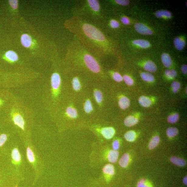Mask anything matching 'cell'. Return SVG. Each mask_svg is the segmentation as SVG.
<instances>
[{
    "instance_id": "44dd1931",
    "label": "cell",
    "mask_w": 187,
    "mask_h": 187,
    "mask_svg": "<svg viewBox=\"0 0 187 187\" xmlns=\"http://www.w3.org/2000/svg\"><path fill=\"white\" fill-rule=\"evenodd\" d=\"M174 43L175 48L179 50H182L185 45V41L179 37H176L175 39Z\"/></svg>"
},
{
    "instance_id": "8d00e7d4",
    "label": "cell",
    "mask_w": 187,
    "mask_h": 187,
    "mask_svg": "<svg viewBox=\"0 0 187 187\" xmlns=\"http://www.w3.org/2000/svg\"><path fill=\"white\" fill-rule=\"evenodd\" d=\"M114 2L119 5L125 6L129 4V1L127 0H115Z\"/></svg>"
},
{
    "instance_id": "ab89813d",
    "label": "cell",
    "mask_w": 187,
    "mask_h": 187,
    "mask_svg": "<svg viewBox=\"0 0 187 187\" xmlns=\"http://www.w3.org/2000/svg\"><path fill=\"white\" fill-rule=\"evenodd\" d=\"M119 143L118 140H115L112 144V148L115 151H117L119 149Z\"/></svg>"
},
{
    "instance_id": "30bf717a",
    "label": "cell",
    "mask_w": 187,
    "mask_h": 187,
    "mask_svg": "<svg viewBox=\"0 0 187 187\" xmlns=\"http://www.w3.org/2000/svg\"><path fill=\"white\" fill-rule=\"evenodd\" d=\"M119 155V153L118 151L111 150L109 151L108 154V160L111 163H115L118 161Z\"/></svg>"
},
{
    "instance_id": "3957f363",
    "label": "cell",
    "mask_w": 187,
    "mask_h": 187,
    "mask_svg": "<svg viewBox=\"0 0 187 187\" xmlns=\"http://www.w3.org/2000/svg\"><path fill=\"white\" fill-rule=\"evenodd\" d=\"M73 16L80 17L96 25L101 26L104 20L103 9L99 1L86 0L73 10Z\"/></svg>"
},
{
    "instance_id": "8fae6325",
    "label": "cell",
    "mask_w": 187,
    "mask_h": 187,
    "mask_svg": "<svg viewBox=\"0 0 187 187\" xmlns=\"http://www.w3.org/2000/svg\"><path fill=\"white\" fill-rule=\"evenodd\" d=\"M13 120L15 124L23 130H24L25 122L23 118L20 115L17 114L15 116L13 117Z\"/></svg>"
},
{
    "instance_id": "5bb4252c",
    "label": "cell",
    "mask_w": 187,
    "mask_h": 187,
    "mask_svg": "<svg viewBox=\"0 0 187 187\" xmlns=\"http://www.w3.org/2000/svg\"><path fill=\"white\" fill-rule=\"evenodd\" d=\"M103 173L108 176H113L115 173L114 166L111 164H106L103 169Z\"/></svg>"
},
{
    "instance_id": "9c48e42d",
    "label": "cell",
    "mask_w": 187,
    "mask_h": 187,
    "mask_svg": "<svg viewBox=\"0 0 187 187\" xmlns=\"http://www.w3.org/2000/svg\"><path fill=\"white\" fill-rule=\"evenodd\" d=\"M11 156L12 163L16 165H18L21 163V154L18 149L15 148L12 150Z\"/></svg>"
},
{
    "instance_id": "e575fe53",
    "label": "cell",
    "mask_w": 187,
    "mask_h": 187,
    "mask_svg": "<svg viewBox=\"0 0 187 187\" xmlns=\"http://www.w3.org/2000/svg\"><path fill=\"white\" fill-rule=\"evenodd\" d=\"M137 187H151L150 183L145 179H143L139 181Z\"/></svg>"
},
{
    "instance_id": "74e56055",
    "label": "cell",
    "mask_w": 187,
    "mask_h": 187,
    "mask_svg": "<svg viewBox=\"0 0 187 187\" xmlns=\"http://www.w3.org/2000/svg\"><path fill=\"white\" fill-rule=\"evenodd\" d=\"M7 139L6 134H2L0 135V147H2L5 143Z\"/></svg>"
},
{
    "instance_id": "f1b7e54d",
    "label": "cell",
    "mask_w": 187,
    "mask_h": 187,
    "mask_svg": "<svg viewBox=\"0 0 187 187\" xmlns=\"http://www.w3.org/2000/svg\"><path fill=\"white\" fill-rule=\"evenodd\" d=\"M178 133V129L174 127H170L166 131L167 135L169 137H173L176 136Z\"/></svg>"
},
{
    "instance_id": "d590c367",
    "label": "cell",
    "mask_w": 187,
    "mask_h": 187,
    "mask_svg": "<svg viewBox=\"0 0 187 187\" xmlns=\"http://www.w3.org/2000/svg\"><path fill=\"white\" fill-rule=\"evenodd\" d=\"M123 79L124 80L125 83L129 86H131L133 84V81L131 77L127 75H124L123 77Z\"/></svg>"
},
{
    "instance_id": "ba28073f",
    "label": "cell",
    "mask_w": 187,
    "mask_h": 187,
    "mask_svg": "<svg viewBox=\"0 0 187 187\" xmlns=\"http://www.w3.org/2000/svg\"><path fill=\"white\" fill-rule=\"evenodd\" d=\"M134 27L136 31L141 34L151 35L153 33L151 30L143 24L137 23L134 26Z\"/></svg>"
},
{
    "instance_id": "2e32d148",
    "label": "cell",
    "mask_w": 187,
    "mask_h": 187,
    "mask_svg": "<svg viewBox=\"0 0 187 187\" xmlns=\"http://www.w3.org/2000/svg\"><path fill=\"white\" fill-rule=\"evenodd\" d=\"M161 59L162 62L164 66L168 68L171 66L172 61L169 54L166 53L163 54L161 55Z\"/></svg>"
},
{
    "instance_id": "7a4b0ae2",
    "label": "cell",
    "mask_w": 187,
    "mask_h": 187,
    "mask_svg": "<svg viewBox=\"0 0 187 187\" xmlns=\"http://www.w3.org/2000/svg\"><path fill=\"white\" fill-rule=\"evenodd\" d=\"M74 37L67 54L68 68L83 74L92 81L103 82L106 74L99 58Z\"/></svg>"
},
{
    "instance_id": "484cf974",
    "label": "cell",
    "mask_w": 187,
    "mask_h": 187,
    "mask_svg": "<svg viewBox=\"0 0 187 187\" xmlns=\"http://www.w3.org/2000/svg\"><path fill=\"white\" fill-rule=\"evenodd\" d=\"M6 58L12 61H16L18 59V56L16 53L12 51H7L5 54Z\"/></svg>"
},
{
    "instance_id": "9a60e30c",
    "label": "cell",
    "mask_w": 187,
    "mask_h": 187,
    "mask_svg": "<svg viewBox=\"0 0 187 187\" xmlns=\"http://www.w3.org/2000/svg\"><path fill=\"white\" fill-rule=\"evenodd\" d=\"M139 120L137 118L132 116H129L125 119L124 124L128 127H131L135 125L138 123Z\"/></svg>"
},
{
    "instance_id": "b9f144b4",
    "label": "cell",
    "mask_w": 187,
    "mask_h": 187,
    "mask_svg": "<svg viewBox=\"0 0 187 187\" xmlns=\"http://www.w3.org/2000/svg\"><path fill=\"white\" fill-rule=\"evenodd\" d=\"M181 71L182 73L185 74L187 73V66L186 64H184L182 67Z\"/></svg>"
},
{
    "instance_id": "7c38bea8",
    "label": "cell",
    "mask_w": 187,
    "mask_h": 187,
    "mask_svg": "<svg viewBox=\"0 0 187 187\" xmlns=\"http://www.w3.org/2000/svg\"><path fill=\"white\" fill-rule=\"evenodd\" d=\"M118 104L119 108L122 109H125L129 106L130 101L127 97L122 96L119 99Z\"/></svg>"
},
{
    "instance_id": "5b68a950",
    "label": "cell",
    "mask_w": 187,
    "mask_h": 187,
    "mask_svg": "<svg viewBox=\"0 0 187 187\" xmlns=\"http://www.w3.org/2000/svg\"><path fill=\"white\" fill-rule=\"evenodd\" d=\"M77 100L82 114L91 116L99 113L89 91Z\"/></svg>"
},
{
    "instance_id": "836d02e7",
    "label": "cell",
    "mask_w": 187,
    "mask_h": 187,
    "mask_svg": "<svg viewBox=\"0 0 187 187\" xmlns=\"http://www.w3.org/2000/svg\"><path fill=\"white\" fill-rule=\"evenodd\" d=\"M171 87L173 88L172 91L174 93H176L178 92L181 87V84L179 82L174 81L172 83Z\"/></svg>"
},
{
    "instance_id": "7bdbcfd3",
    "label": "cell",
    "mask_w": 187,
    "mask_h": 187,
    "mask_svg": "<svg viewBox=\"0 0 187 187\" xmlns=\"http://www.w3.org/2000/svg\"><path fill=\"white\" fill-rule=\"evenodd\" d=\"M183 182L185 185H187V176H186L183 179Z\"/></svg>"
},
{
    "instance_id": "8992f818",
    "label": "cell",
    "mask_w": 187,
    "mask_h": 187,
    "mask_svg": "<svg viewBox=\"0 0 187 187\" xmlns=\"http://www.w3.org/2000/svg\"><path fill=\"white\" fill-rule=\"evenodd\" d=\"M51 82L52 88L54 90H58L61 84L60 75L57 72H54L52 74L51 76Z\"/></svg>"
},
{
    "instance_id": "d4e9b609",
    "label": "cell",
    "mask_w": 187,
    "mask_h": 187,
    "mask_svg": "<svg viewBox=\"0 0 187 187\" xmlns=\"http://www.w3.org/2000/svg\"><path fill=\"white\" fill-rule=\"evenodd\" d=\"M124 137L126 141L133 142L136 139V133L133 131H129L125 134Z\"/></svg>"
},
{
    "instance_id": "cb8c5ba5",
    "label": "cell",
    "mask_w": 187,
    "mask_h": 187,
    "mask_svg": "<svg viewBox=\"0 0 187 187\" xmlns=\"http://www.w3.org/2000/svg\"><path fill=\"white\" fill-rule=\"evenodd\" d=\"M160 141V138L158 136H155L152 138L149 144V148L150 149H153L155 148L158 145Z\"/></svg>"
},
{
    "instance_id": "6da1fadb",
    "label": "cell",
    "mask_w": 187,
    "mask_h": 187,
    "mask_svg": "<svg viewBox=\"0 0 187 187\" xmlns=\"http://www.w3.org/2000/svg\"><path fill=\"white\" fill-rule=\"evenodd\" d=\"M65 25L74 37L99 59L109 53L110 47L109 40L98 26L74 16L66 21Z\"/></svg>"
},
{
    "instance_id": "1f68e13d",
    "label": "cell",
    "mask_w": 187,
    "mask_h": 187,
    "mask_svg": "<svg viewBox=\"0 0 187 187\" xmlns=\"http://www.w3.org/2000/svg\"><path fill=\"white\" fill-rule=\"evenodd\" d=\"M112 78L116 82H121L123 81V77L118 72H115L112 74Z\"/></svg>"
},
{
    "instance_id": "f546056e",
    "label": "cell",
    "mask_w": 187,
    "mask_h": 187,
    "mask_svg": "<svg viewBox=\"0 0 187 187\" xmlns=\"http://www.w3.org/2000/svg\"><path fill=\"white\" fill-rule=\"evenodd\" d=\"M179 117V115L177 113L171 115L168 117V121L171 123H175L178 121Z\"/></svg>"
},
{
    "instance_id": "4316f807",
    "label": "cell",
    "mask_w": 187,
    "mask_h": 187,
    "mask_svg": "<svg viewBox=\"0 0 187 187\" xmlns=\"http://www.w3.org/2000/svg\"><path fill=\"white\" fill-rule=\"evenodd\" d=\"M155 16L158 17H165L167 18H170L171 16V14L170 12L167 10H160L157 11L155 13Z\"/></svg>"
},
{
    "instance_id": "f35d334b",
    "label": "cell",
    "mask_w": 187,
    "mask_h": 187,
    "mask_svg": "<svg viewBox=\"0 0 187 187\" xmlns=\"http://www.w3.org/2000/svg\"><path fill=\"white\" fill-rule=\"evenodd\" d=\"M9 3L12 9H16L17 8L18 5V1H16H16L15 0L9 1Z\"/></svg>"
},
{
    "instance_id": "d6a6232c",
    "label": "cell",
    "mask_w": 187,
    "mask_h": 187,
    "mask_svg": "<svg viewBox=\"0 0 187 187\" xmlns=\"http://www.w3.org/2000/svg\"><path fill=\"white\" fill-rule=\"evenodd\" d=\"M165 74L166 76L170 79L174 78L177 75L176 72L173 69L170 71L167 70L165 72Z\"/></svg>"
},
{
    "instance_id": "277c9868",
    "label": "cell",
    "mask_w": 187,
    "mask_h": 187,
    "mask_svg": "<svg viewBox=\"0 0 187 187\" xmlns=\"http://www.w3.org/2000/svg\"><path fill=\"white\" fill-rule=\"evenodd\" d=\"M68 73L73 98L78 99L88 93L92 82L88 77L69 68Z\"/></svg>"
},
{
    "instance_id": "ac0fdd59",
    "label": "cell",
    "mask_w": 187,
    "mask_h": 187,
    "mask_svg": "<svg viewBox=\"0 0 187 187\" xmlns=\"http://www.w3.org/2000/svg\"><path fill=\"white\" fill-rule=\"evenodd\" d=\"M170 160L172 163L178 166L183 167L186 164V162L184 159L175 156L171 157Z\"/></svg>"
},
{
    "instance_id": "4dcf8cb0",
    "label": "cell",
    "mask_w": 187,
    "mask_h": 187,
    "mask_svg": "<svg viewBox=\"0 0 187 187\" xmlns=\"http://www.w3.org/2000/svg\"><path fill=\"white\" fill-rule=\"evenodd\" d=\"M109 26L111 28L114 29H117L120 26L119 22L114 19H111L109 21Z\"/></svg>"
},
{
    "instance_id": "d6986e66",
    "label": "cell",
    "mask_w": 187,
    "mask_h": 187,
    "mask_svg": "<svg viewBox=\"0 0 187 187\" xmlns=\"http://www.w3.org/2000/svg\"><path fill=\"white\" fill-rule=\"evenodd\" d=\"M26 154L27 158L30 163L33 165L36 163V157L33 151L29 147H27L26 149Z\"/></svg>"
},
{
    "instance_id": "4fadbf2b",
    "label": "cell",
    "mask_w": 187,
    "mask_h": 187,
    "mask_svg": "<svg viewBox=\"0 0 187 187\" xmlns=\"http://www.w3.org/2000/svg\"><path fill=\"white\" fill-rule=\"evenodd\" d=\"M32 39L30 36L27 34L22 35L21 37V43L24 47L28 48L30 47L32 43Z\"/></svg>"
},
{
    "instance_id": "7402d4cb",
    "label": "cell",
    "mask_w": 187,
    "mask_h": 187,
    "mask_svg": "<svg viewBox=\"0 0 187 187\" xmlns=\"http://www.w3.org/2000/svg\"><path fill=\"white\" fill-rule=\"evenodd\" d=\"M133 43L143 48H148L150 46L149 42L146 40L142 39L136 40L133 41Z\"/></svg>"
},
{
    "instance_id": "ffe728a7",
    "label": "cell",
    "mask_w": 187,
    "mask_h": 187,
    "mask_svg": "<svg viewBox=\"0 0 187 187\" xmlns=\"http://www.w3.org/2000/svg\"><path fill=\"white\" fill-rule=\"evenodd\" d=\"M130 160V156L127 153L123 154L119 161V164L122 168H126L128 166Z\"/></svg>"
},
{
    "instance_id": "603a6c76",
    "label": "cell",
    "mask_w": 187,
    "mask_h": 187,
    "mask_svg": "<svg viewBox=\"0 0 187 187\" xmlns=\"http://www.w3.org/2000/svg\"><path fill=\"white\" fill-rule=\"evenodd\" d=\"M139 102L142 106L144 107H148L151 104V101L148 97L142 96L139 99Z\"/></svg>"
},
{
    "instance_id": "83f0119b",
    "label": "cell",
    "mask_w": 187,
    "mask_h": 187,
    "mask_svg": "<svg viewBox=\"0 0 187 187\" xmlns=\"http://www.w3.org/2000/svg\"><path fill=\"white\" fill-rule=\"evenodd\" d=\"M141 77L143 80L148 82L153 81L154 80V77L153 74L148 73H142L140 74Z\"/></svg>"
},
{
    "instance_id": "e0dca14e",
    "label": "cell",
    "mask_w": 187,
    "mask_h": 187,
    "mask_svg": "<svg viewBox=\"0 0 187 187\" xmlns=\"http://www.w3.org/2000/svg\"><path fill=\"white\" fill-rule=\"evenodd\" d=\"M144 68L147 71L154 72L157 70V66L153 62L151 61H148L144 64Z\"/></svg>"
},
{
    "instance_id": "60d3db41",
    "label": "cell",
    "mask_w": 187,
    "mask_h": 187,
    "mask_svg": "<svg viewBox=\"0 0 187 187\" xmlns=\"http://www.w3.org/2000/svg\"><path fill=\"white\" fill-rule=\"evenodd\" d=\"M120 20L122 23L124 25H128L130 23L129 19L126 16H122L120 19Z\"/></svg>"
},
{
    "instance_id": "52a82bcc",
    "label": "cell",
    "mask_w": 187,
    "mask_h": 187,
    "mask_svg": "<svg viewBox=\"0 0 187 187\" xmlns=\"http://www.w3.org/2000/svg\"><path fill=\"white\" fill-rule=\"evenodd\" d=\"M100 131L102 136L106 139L112 138L115 133V130L112 127H104L101 129Z\"/></svg>"
}]
</instances>
